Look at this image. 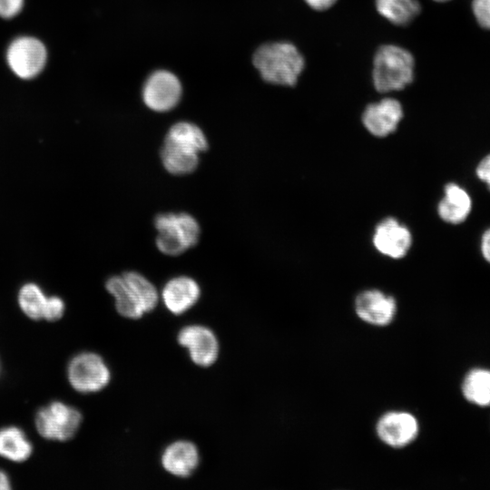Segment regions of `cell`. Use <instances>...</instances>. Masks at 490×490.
Instances as JSON below:
<instances>
[{
	"mask_svg": "<svg viewBox=\"0 0 490 490\" xmlns=\"http://www.w3.org/2000/svg\"><path fill=\"white\" fill-rule=\"evenodd\" d=\"M253 64L264 81L281 86H295L305 67V59L289 42L260 45L254 53Z\"/></svg>",
	"mask_w": 490,
	"mask_h": 490,
	"instance_id": "cell-1",
	"label": "cell"
},
{
	"mask_svg": "<svg viewBox=\"0 0 490 490\" xmlns=\"http://www.w3.org/2000/svg\"><path fill=\"white\" fill-rule=\"evenodd\" d=\"M105 288L115 299L117 312L130 319H138L153 310L159 301L156 288L138 272L113 276L106 281Z\"/></svg>",
	"mask_w": 490,
	"mask_h": 490,
	"instance_id": "cell-2",
	"label": "cell"
},
{
	"mask_svg": "<svg viewBox=\"0 0 490 490\" xmlns=\"http://www.w3.org/2000/svg\"><path fill=\"white\" fill-rule=\"evenodd\" d=\"M415 59L404 47L383 44L373 57L372 83L376 91L386 93L400 91L414 80Z\"/></svg>",
	"mask_w": 490,
	"mask_h": 490,
	"instance_id": "cell-3",
	"label": "cell"
},
{
	"mask_svg": "<svg viewBox=\"0 0 490 490\" xmlns=\"http://www.w3.org/2000/svg\"><path fill=\"white\" fill-rule=\"evenodd\" d=\"M154 225L159 232L156 245L166 255L181 254L195 246L200 237V226L188 213H161Z\"/></svg>",
	"mask_w": 490,
	"mask_h": 490,
	"instance_id": "cell-4",
	"label": "cell"
},
{
	"mask_svg": "<svg viewBox=\"0 0 490 490\" xmlns=\"http://www.w3.org/2000/svg\"><path fill=\"white\" fill-rule=\"evenodd\" d=\"M82 419L76 408L61 402H53L37 412L35 426L42 436L66 441L77 433Z\"/></svg>",
	"mask_w": 490,
	"mask_h": 490,
	"instance_id": "cell-5",
	"label": "cell"
},
{
	"mask_svg": "<svg viewBox=\"0 0 490 490\" xmlns=\"http://www.w3.org/2000/svg\"><path fill=\"white\" fill-rule=\"evenodd\" d=\"M68 379L81 393H94L103 389L111 380V372L99 355L84 352L75 356L68 365Z\"/></svg>",
	"mask_w": 490,
	"mask_h": 490,
	"instance_id": "cell-6",
	"label": "cell"
},
{
	"mask_svg": "<svg viewBox=\"0 0 490 490\" xmlns=\"http://www.w3.org/2000/svg\"><path fill=\"white\" fill-rule=\"evenodd\" d=\"M46 60L44 44L32 36L17 37L7 48L6 61L10 69L24 80L37 76L44 68Z\"/></svg>",
	"mask_w": 490,
	"mask_h": 490,
	"instance_id": "cell-7",
	"label": "cell"
},
{
	"mask_svg": "<svg viewBox=\"0 0 490 490\" xmlns=\"http://www.w3.org/2000/svg\"><path fill=\"white\" fill-rule=\"evenodd\" d=\"M179 345L188 349L191 361L197 366L208 368L219 357L220 345L214 332L202 325H188L177 335Z\"/></svg>",
	"mask_w": 490,
	"mask_h": 490,
	"instance_id": "cell-8",
	"label": "cell"
},
{
	"mask_svg": "<svg viewBox=\"0 0 490 490\" xmlns=\"http://www.w3.org/2000/svg\"><path fill=\"white\" fill-rule=\"evenodd\" d=\"M181 95L179 79L171 72L159 70L146 80L142 89L144 103L155 112H167L172 109Z\"/></svg>",
	"mask_w": 490,
	"mask_h": 490,
	"instance_id": "cell-9",
	"label": "cell"
},
{
	"mask_svg": "<svg viewBox=\"0 0 490 490\" xmlns=\"http://www.w3.org/2000/svg\"><path fill=\"white\" fill-rule=\"evenodd\" d=\"M418 431L416 418L407 411L387 412L379 417L376 425L378 438L394 448L411 444L416 438Z\"/></svg>",
	"mask_w": 490,
	"mask_h": 490,
	"instance_id": "cell-10",
	"label": "cell"
},
{
	"mask_svg": "<svg viewBox=\"0 0 490 490\" xmlns=\"http://www.w3.org/2000/svg\"><path fill=\"white\" fill-rule=\"evenodd\" d=\"M354 308L362 321L377 327L389 325L397 309L395 298L378 289L361 291L356 297Z\"/></svg>",
	"mask_w": 490,
	"mask_h": 490,
	"instance_id": "cell-11",
	"label": "cell"
},
{
	"mask_svg": "<svg viewBox=\"0 0 490 490\" xmlns=\"http://www.w3.org/2000/svg\"><path fill=\"white\" fill-rule=\"evenodd\" d=\"M403 115L400 102L386 97L367 105L362 113V122L372 135L386 137L397 129Z\"/></svg>",
	"mask_w": 490,
	"mask_h": 490,
	"instance_id": "cell-12",
	"label": "cell"
},
{
	"mask_svg": "<svg viewBox=\"0 0 490 490\" xmlns=\"http://www.w3.org/2000/svg\"><path fill=\"white\" fill-rule=\"evenodd\" d=\"M373 244L381 254L392 259H401L407 255L411 247L412 236L405 225L389 217L377 225Z\"/></svg>",
	"mask_w": 490,
	"mask_h": 490,
	"instance_id": "cell-13",
	"label": "cell"
},
{
	"mask_svg": "<svg viewBox=\"0 0 490 490\" xmlns=\"http://www.w3.org/2000/svg\"><path fill=\"white\" fill-rule=\"evenodd\" d=\"M162 466L169 474L185 478L191 475L200 463L197 446L186 440L169 445L162 455Z\"/></svg>",
	"mask_w": 490,
	"mask_h": 490,
	"instance_id": "cell-14",
	"label": "cell"
},
{
	"mask_svg": "<svg viewBox=\"0 0 490 490\" xmlns=\"http://www.w3.org/2000/svg\"><path fill=\"white\" fill-rule=\"evenodd\" d=\"M201 289L197 282L189 277H177L164 286L162 298L165 307L174 315H181L198 301Z\"/></svg>",
	"mask_w": 490,
	"mask_h": 490,
	"instance_id": "cell-15",
	"label": "cell"
},
{
	"mask_svg": "<svg viewBox=\"0 0 490 490\" xmlns=\"http://www.w3.org/2000/svg\"><path fill=\"white\" fill-rule=\"evenodd\" d=\"M472 201L468 193L456 183L445 187V196L437 206L440 218L448 223L458 224L469 215Z\"/></svg>",
	"mask_w": 490,
	"mask_h": 490,
	"instance_id": "cell-16",
	"label": "cell"
},
{
	"mask_svg": "<svg viewBox=\"0 0 490 490\" xmlns=\"http://www.w3.org/2000/svg\"><path fill=\"white\" fill-rule=\"evenodd\" d=\"M164 142L197 153L208 149L207 139L203 132L197 125L188 122H180L172 125Z\"/></svg>",
	"mask_w": 490,
	"mask_h": 490,
	"instance_id": "cell-17",
	"label": "cell"
},
{
	"mask_svg": "<svg viewBox=\"0 0 490 490\" xmlns=\"http://www.w3.org/2000/svg\"><path fill=\"white\" fill-rule=\"evenodd\" d=\"M378 14L395 25L409 24L421 12L417 0H375Z\"/></svg>",
	"mask_w": 490,
	"mask_h": 490,
	"instance_id": "cell-18",
	"label": "cell"
},
{
	"mask_svg": "<svg viewBox=\"0 0 490 490\" xmlns=\"http://www.w3.org/2000/svg\"><path fill=\"white\" fill-rule=\"evenodd\" d=\"M161 157L165 169L175 175L191 173L199 163L197 152L167 142L163 143Z\"/></svg>",
	"mask_w": 490,
	"mask_h": 490,
	"instance_id": "cell-19",
	"label": "cell"
},
{
	"mask_svg": "<svg viewBox=\"0 0 490 490\" xmlns=\"http://www.w3.org/2000/svg\"><path fill=\"white\" fill-rule=\"evenodd\" d=\"M32 452V446L24 432L10 426L0 430V456L15 461L27 459Z\"/></svg>",
	"mask_w": 490,
	"mask_h": 490,
	"instance_id": "cell-20",
	"label": "cell"
},
{
	"mask_svg": "<svg viewBox=\"0 0 490 490\" xmlns=\"http://www.w3.org/2000/svg\"><path fill=\"white\" fill-rule=\"evenodd\" d=\"M462 391L471 403L481 407L490 405V371L474 369L466 377Z\"/></svg>",
	"mask_w": 490,
	"mask_h": 490,
	"instance_id": "cell-21",
	"label": "cell"
},
{
	"mask_svg": "<svg viewBox=\"0 0 490 490\" xmlns=\"http://www.w3.org/2000/svg\"><path fill=\"white\" fill-rule=\"evenodd\" d=\"M47 299L42 289L34 283L23 286L18 295L21 309L26 316L35 320L44 318Z\"/></svg>",
	"mask_w": 490,
	"mask_h": 490,
	"instance_id": "cell-22",
	"label": "cell"
},
{
	"mask_svg": "<svg viewBox=\"0 0 490 490\" xmlns=\"http://www.w3.org/2000/svg\"><path fill=\"white\" fill-rule=\"evenodd\" d=\"M472 9L478 24L490 30V0H474Z\"/></svg>",
	"mask_w": 490,
	"mask_h": 490,
	"instance_id": "cell-23",
	"label": "cell"
},
{
	"mask_svg": "<svg viewBox=\"0 0 490 490\" xmlns=\"http://www.w3.org/2000/svg\"><path fill=\"white\" fill-rule=\"evenodd\" d=\"M64 311V303L58 297H50L47 299L44 318L48 321L59 319Z\"/></svg>",
	"mask_w": 490,
	"mask_h": 490,
	"instance_id": "cell-24",
	"label": "cell"
},
{
	"mask_svg": "<svg viewBox=\"0 0 490 490\" xmlns=\"http://www.w3.org/2000/svg\"><path fill=\"white\" fill-rule=\"evenodd\" d=\"M24 0H0V17L9 19L23 9Z\"/></svg>",
	"mask_w": 490,
	"mask_h": 490,
	"instance_id": "cell-25",
	"label": "cell"
},
{
	"mask_svg": "<svg viewBox=\"0 0 490 490\" xmlns=\"http://www.w3.org/2000/svg\"><path fill=\"white\" fill-rule=\"evenodd\" d=\"M477 177L486 183L490 190V154L485 156L476 168Z\"/></svg>",
	"mask_w": 490,
	"mask_h": 490,
	"instance_id": "cell-26",
	"label": "cell"
},
{
	"mask_svg": "<svg viewBox=\"0 0 490 490\" xmlns=\"http://www.w3.org/2000/svg\"><path fill=\"white\" fill-rule=\"evenodd\" d=\"M313 10L326 11L332 7L338 0H304Z\"/></svg>",
	"mask_w": 490,
	"mask_h": 490,
	"instance_id": "cell-27",
	"label": "cell"
},
{
	"mask_svg": "<svg viewBox=\"0 0 490 490\" xmlns=\"http://www.w3.org/2000/svg\"><path fill=\"white\" fill-rule=\"evenodd\" d=\"M481 250L485 260L490 263V229L485 230L482 236Z\"/></svg>",
	"mask_w": 490,
	"mask_h": 490,
	"instance_id": "cell-28",
	"label": "cell"
},
{
	"mask_svg": "<svg viewBox=\"0 0 490 490\" xmlns=\"http://www.w3.org/2000/svg\"><path fill=\"white\" fill-rule=\"evenodd\" d=\"M10 488L11 486L7 475L0 470V490H7Z\"/></svg>",
	"mask_w": 490,
	"mask_h": 490,
	"instance_id": "cell-29",
	"label": "cell"
},
{
	"mask_svg": "<svg viewBox=\"0 0 490 490\" xmlns=\"http://www.w3.org/2000/svg\"><path fill=\"white\" fill-rule=\"evenodd\" d=\"M433 1H435V2H439V3H443V2H447V1H449V0H433Z\"/></svg>",
	"mask_w": 490,
	"mask_h": 490,
	"instance_id": "cell-30",
	"label": "cell"
}]
</instances>
